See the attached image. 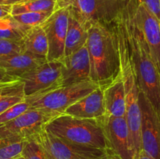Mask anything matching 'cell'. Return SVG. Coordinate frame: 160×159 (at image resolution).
Here are the masks:
<instances>
[{
    "mask_svg": "<svg viewBox=\"0 0 160 159\" xmlns=\"http://www.w3.org/2000/svg\"><path fill=\"white\" fill-rule=\"evenodd\" d=\"M122 18L140 90L160 116V73L143 34L131 17L128 1L122 11Z\"/></svg>",
    "mask_w": 160,
    "mask_h": 159,
    "instance_id": "6da1fadb",
    "label": "cell"
},
{
    "mask_svg": "<svg viewBox=\"0 0 160 159\" xmlns=\"http://www.w3.org/2000/svg\"><path fill=\"white\" fill-rule=\"evenodd\" d=\"M87 47L91 80L103 87L120 74V54L113 23L92 25L88 30Z\"/></svg>",
    "mask_w": 160,
    "mask_h": 159,
    "instance_id": "7a4b0ae2",
    "label": "cell"
},
{
    "mask_svg": "<svg viewBox=\"0 0 160 159\" xmlns=\"http://www.w3.org/2000/svg\"><path fill=\"white\" fill-rule=\"evenodd\" d=\"M123 11V10H122ZM117 34L120 59V74L126 94V118L136 153L142 150L141 140V109L139 105L140 87L128 45L122 12L113 22Z\"/></svg>",
    "mask_w": 160,
    "mask_h": 159,
    "instance_id": "3957f363",
    "label": "cell"
},
{
    "mask_svg": "<svg viewBox=\"0 0 160 159\" xmlns=\"http://www.w3.org/2000/svg\"><path fill=\"white\" fill-rule=\"evenodd\" d=\"M45 129L58 138L73 144L107 149L100 119L81 118L62 114L49 122Z\"/></svg>",
    "mask_w": 160,
    "mask_h": 159,
    "instance_id": "277c9868",
    "label": "cell"
},
{
    "mask_svg": "<svg viewBox=\"0 0 160 159\" xmlns=\"http://www.w3.org/2000/svg\"><path fill=\"white\" fill-rule=\"evenodd\" d=\"M99 87L92 80L83 81L26 97L25 101L29 104L30 108L45 109L62 115L70 106Z\"/></svg>",
    "mask_w": 160,
    "mask_h": 159,
    "instance_id": "5b68a950",
    "label": "cell"
},
{
    "mask_svg": "<svg viewBox=\"0 0 160 159\" xmlns=\"http://www.w3.org/2000/svg\"><path fill=\"white\" fill-rule=\"evenodd\" d=\"M127 0H75L70 12L85 28L97 23L111 24L126 5Z\"/></svg>",
    "mask_w": 160,
    "mask_h": 159,
    "instance_id": "8992f818",
    "label": "cell"
},
{
    "mask_svg": "<svg viewBox=\"0 0 160 159\" xmlns=\"http://www.w3.org/2000/svg\"><path fill=\"white\" fill-rule=\"evenodd\" d=\"M61 114L45 109L29 108L18 117L0 126V139L22 137L28 139L44 130L49 122Z\"/></svg>",
    "mask_w": 160,
    "mask_h": 159,
    "instance_id": "52a82bcc",
    "label": "cell"
},
{
    "mask_svg": "<svg viewBox=\"0 0 160 159\" xmlns=\"http://www.w3.org/2000/svg\"><path fill=\"white\" fill-rule=\"evenodd\" d=\"M48 159H104L106 150L87 147L64 141L45 129L36 135Z\"/></svg>",
    "mask_w": 160,
    "mask_h": 159,
    "instance_id": "ba28073f",
    "label": "cell"
},
{
    "mask_svg": "<svg viewBox=\"0 0 160 159\" xmlns=\"http://www.w3.org/2000/svg\"><path fill=\"white\" fill-rule=\"evenodd\" d=\"M46 61L20 77L25 96L54 90L62 86V60Z\"/></svg>",
    "mask_w": 160,
    "mask_h": 159,
    "instance_id": "9c48e42d",
    "label": "cell"
},
{
    "mask_svg": "<svg viewBox=\"0 0 160 159\" xmlns=\"http://www.w3.org/2000/svg\"><path fill=\"white\" fill-rule=\"evenodd\" d=\"M107 148L118 154L121 159H134L136 151L133 144L126 117L105 115L99 118Z\"/></svg>",
    "mask_w": 160,
    "mask_h": 159,
    "instance_id": "30bf717a",
    "label": "cell"
},
{
    "mask_svg": "<svg viewBox=\"0 0 160 159\" xmlns=\"http://www.w3.org/2000/svg\"><path fill=\"white\" fill-rule=\"evenodd\" d=\"M131 17L143 34L160 73V22L138 0H127Z\"/></svg>",
    "mask_w": 160,
    "mask_h": 159,
    "instance_id": "8fae6325",
    "label": "cell"
},
{
    "mask_svg": "<svg viewBox=\"0 0 160 159\" xmlns=\"http://www.w3.org/2000/svg\"><path fill=\"white\" fill-rule=\"evenodd\" d=\"M142 150L160 159V116L143 92L139 94Z\"/></svg>",
    "mask_w": 160,
    "mask_h": 159,
    "instance_id": "7c38bea8",
    "label": "cell"
},
{
    "mask_svg": "<svg viewBox=\"0 0 160 159\" xmlns=\"http://www.w3.org/2000/svg\"><path fill=\"white\" fill-rule=\"evenodd\" d=\"M70 14V7L56 9L42 24L48 39L47 61L59 60L64 57Z\"/></svg>",
    "mask_w": 160,
    "mask_h": 159,
    "instance_id": "4fadbf2b",
    "label": "cell"
},
{
    "mask_svg": "<svg viewBox=\"0 0 160 159\" xmlns=\"http://www.w3.org/2000/svg\"><path fill=\"white\" fill-rule=\"evenodd\" d=\"M62 86L91 80V63L87 44L62 59Z\"/></svg>",
    "mask_w": 160,
    "mask_h": 159,
    "instance_id": "5bb4252c",
    "label": "cell"
},
{
    "mask_svg": "<svg viewBox=\"0 0 160 159\" xmlns=\"http://www.w3.org/2000/svg\"><path fill=\"white\" fill-rule=\"evenodd\" d=\"M67 115L81 118L99 119L106 115L103 91L101 87L84 96L66 110Z\"/></svg>",
    "mask_w": 160,
    "mask_h": 159,
    "instance_id": "9a60e30c",
    "label": "cell"
},
{
    "mask_svg": "<svg viewBox=\"0 0 160 159\" xmlns=\"http://www.w3.org/2000/svg\"><path fill=\"white\" fill-rule=\"evenodd\" d=\"M101 87L103 91L106 115L114 117H126V94L121 74Z\"/></svg>",
    "mask_w": 160,
    "mask_h": 159,
    "instance_id": "2e32d148",
    "label": "cell"
},
{
    "mask_svg": "<svg viewBox=\"0 0 160 159\" xmlns=\"http://www.w3.org/2000/svg\"><path fill=\"white\" fill-rule=\"evenodd\" d=\"M46 61L45 57L24 51L18 55L0 58V67L4 69L9 75L20 79L22 75Z\"/></svg>",
    "mask_w": 160,
    "mask_h": 159,
    "instance_id": "e0dca14e",
    "label": "cell"
},
{
    "mask_svg": "<svg viewBox=\"0 0 160 159\" xmlns=\"http://www.w3.org/2000/svg\"><path fill=\"white\" fill-rule=\"evenodd\" d=\"M88 37V30L84 27L70 12L68 30L66 37L64 56L71 55L72 53L81 49L87 44Z\"/></svg>",
    "mask_w": 160,
    "mask_h": 159,
    "instance_id": "ac0fdd59",
    "label": "cell"
},
{
    "mask_svg": "<svg viewBox=\"0 0 160 159\" xmlns=\"http://www.w3.org/2000/svg\"><path fill=\"white\" fill-rule=\"evenodd\" d=\"M23 83L19 80L0 83V114L25 100Z\"/></svg>",
    "mask_w": 160,
    "mask_h": 159,
    "instance_id": "d6986e66",
    "label": "cell"
},
{
    "mask_svg": "<svg viewBox=\"0 0 160 159\" xmlns=\"http://www.w3.org/2000/svg\"><path fill=\"white\" fill-rule=\"evenodd\" d=\"M25 51L47 59L48 44L46 33L42 25L31 28L23 40Z\"/></svg>",
    "mask_w": 160,
    "mask_h": 159,
    "instance_id": "ffe728a7",
    "label": "cell"
},
{
    "mask_svg": "<svg viewBox=\"0 0 160 159\" xmlns=\"http://www.w3.org/2000/svg\"><path fill=\"white\" fill-rule=\"evenodd\" d=\"M30 29L10 15L0 20V39L23 41Z\"/></svg>",
    "mask_w": 160,
    "mask_h": 159,
    "instance_id": "44dd1931",
    "label": "cell"
},
{
    "mask_svg": "<svg viewBox=\"0 0 160 159\" xmlns=\"http://www.w3.org/2000/svg\"><path fill=\"white\" fill-rule=\"evenodd\" d=\"M56 4V0H23L12 6V15L29 12H54Z\"/></svg>",
    "mask_w": 160,
    "mask_h": 159,
    "instance_id": "7402d4cb",
    "label": "cell"
},
{
    "mask_svg": "<svg viewBox=\"0 0 160 159\" xmlns=\"http://www.w3.org/2000/svg\"><path fill=\"white\" fill-rule=\"evenodd\" d=\"M26 140L22 137L0 139V159H17L21 156Z\"/></svg>",
    "mask_w": 160,
    "mask_h": 159,
    "instance_id": "603a6c76",
    "label": "cell"
},
{
    "mask_svg": "<svg viewBox=\"0 0 160 159\" xmlns=\"http://www.w3.org/2000/svg\"><path fill=\"white\" fill-rule=\"evenodd\" d=\"M53 12H29L12 16L21 24L32 28L45 23Z\"/></svg>",
    "mask_w": 160,
    "mask_h": 159,
    "instance_id": "cb8c5ba5",
    "label": "cell"
},
{
    "mask_svg": "<svg viewBox=\"0 0 160 159\" xmlns=\"http://www.w3.org/2000/svg\"><path fill=\"white\" fill-rule=\"evenodd\" d=\"M21 156L24 159H48L46 153L36 135L27 139Z\"/></svg>",
    "mask_w": 160,
    "mask_h": 159,
    "instance_id": "d4e9b609",
    "label": "cell"
},
{
    "mask_svg": "<svg viewBox=\"0 0 160 159\" xmlns=\"http://www.w3.org/2000/svg\"><path fill=\"white\" fill-rule=\"evenodd\" d=\"M24 51L23 41L0 39V58L18 55Z\"/></svg>",
    "mask_w": 160,
    "mask_h": 159,
    "instance_id": "484cf974",
    "label": "cell"
},
{
    "mask_svg": "<svg viewBox=\"0 0 160 159\" xmlns=\"http://www.w3.org/2000/svg\"><path fill=\"white\" fill-rule=\"evenodd\" d=\"M30 108V105L26 101H23L19 104H15L12 107L9 108L4 112L0 114V126H3L6 123H9L11 120L18 117L22 113L25 112Z\"/></svg>",
    "mask_w": 160,
    "mask_h": 159,
    "instance_id": "4316f807",
    "label": "cell"
},
{
    "mask_svg": "<svg viewBox=\"0 0 160 159\" xmlns=\"http://www.w3.org/2000/svg\"><path fill=\"white\" fill-rule=\"evenodd\" d=\"M160 22V0H138Z\"/></svg>",
    "mask_w": 160,
    "mask_h": 159,
    "instance_id": "83f0119b",
    "label": "cell"
},
{
    "mask_svg": "<svg viewBox=\"0 0 160 159\" xmlns=\"http://www.w3.org/2000/svg\"><path fill=\"white\" fill-rule=\"evenodd\" d=\"M16 80H19L18 78L14 77V76H11L7 72L0 67V83H5V82H9V81Z\"/></svg>",
    "mask_w": 160,
    "mask_h": 159,
    "instance_id": "f1b7e54d",
    "label": "cell"
},
{
    "mask_svg": "<svg viewBox=\"0 0 160 159\" xmlns=\"http://www.w3.org/2000/svg\"><path fill=\"white\" fill-rule=\"evenodd\" d=\"M12 6H2L0 5V20L12 15Z\"/></svg>",
    "mask_w": 160,
    "mask_h": 159,
    "instance_id": "f546056e",
    "label": "cell"
},
{
    "mask_svg": "<svg viewBox=\"0 0 160 159\" xmlns=\"http://www.w3.org/2000/svg\"><path fill=\"white\" fill-rule=\"evenodd\" d=\"M56 9H62V8H68L74 5L75 0H56Z\"/></svg>",
    "mask_w": 160,
    "mask_h": 159,
    "instance_id": "4dcf8cb0",
    "label": "cell"
},
{
    "mask_svg": "<svg viewBox=\"0 0 160 159\" xmlns=\"http://www.w3.org/2000/svg\"><path fill=\"white\" fill-rule=\"evenodd\" d=\"M134 159H156L153 157H152L151 155L148 154V153L145 152L144 150H141L135 156H134Z\"/></svg>",
    "mask_w": 160,
    "mask_h": 159,
    "instance_id": "1f68e13d",
    "label": "cell"
},
{
    "mask_svg": "<svg viewBox=\"0 0 160 159\" xmlns=\"http://www.w3.org/2000/svg\"><path fill=\"white\" fill-rule=\"evenodd\" d=\"M106 159H121V157L112 150L107 148L106 150Z\"/></svg>",
    "mask_w": 160,
    "mask_h": 159,
    "instance_id": "d6a6232c",
    "label": "cell"
},
{
    "mask_svg": "<svg viewBox=\"0 0 160 159\" xmlns=\"http://www.w3.org/2000/svg\"><path fill=\"white\" fill-rule=\"evenodd\" d=\"M23 0H0V5L2 6H13Z\"/></svg>",
    "mask_w": 160,
    "mask_h": 159,
    "instance_id": "836d02e7",
    "label": "cell"
},
{
    "mask_svg": "<svg viewBox=\"0 0 160 159\" xmlns=\"http://www.w3.org/2000/svg\"><path fill=\"white\" fill-rule=\"evenodd\" d=\"M17 159H24V158H23V157H22V156H20V157H17Z\"/></svg>",
    "mask_w": 160,
    "mask_h": 159,
    "instance_id": "e575fe53",
    "label": "cell"
},
{
    "mask_svg": "<svg viewBox=\"0 0 160 159\" xmlns=\"http://www.w3.org/2000/svg\"><path fill=\"white\" fill-rule=\"evenodd\" d=\"M104 159H106V157H105V158Z\"/></svg>",
    "mask_w": 160,
    "mask_h": 159,
    "instance_id": "d590c367",
    "label": "cell"
}]
</instances>
